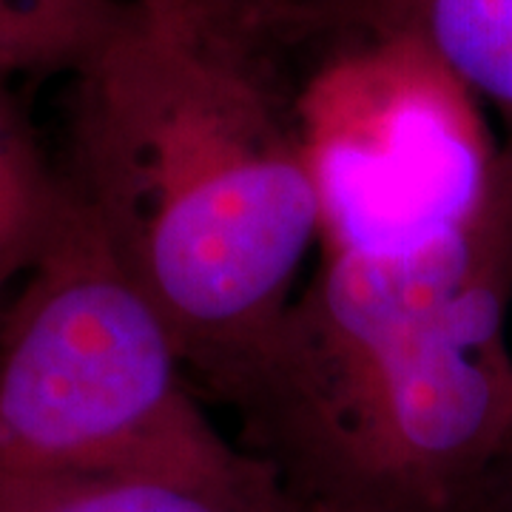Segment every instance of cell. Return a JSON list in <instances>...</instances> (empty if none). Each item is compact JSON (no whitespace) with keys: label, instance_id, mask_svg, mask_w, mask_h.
I'll return each mask as SVG.
<instances>
[{"label":"cell","instance_id":"obj_1","mask_svg":"<svg viewBox=\"0 0 512 512\" xmlns=\"http://www.w3.org/2000/svg\"><path fill=\"white\" fill-rule=\"evenodd\" d=\"M268 52L128 6L72 72L63 180L163 319L188 379L225 404L319 242Z\"/></svg>","mask_w":512,"mask_h":512},{"label":"cell","instance_id":"obj_2","mask_svg":"<svg viewBox=\"0 0 512 512\" xmlns=\"http://www.w3.org/2000/svg\"><path fill=\"white\" fill-rule=\"evenodd\" d=\"M512 134L467 228L322 254L231 396L282 490L456 512L512 441Z\"/></svg>","mask_w":512,"mask_h":512},{"label":"cell","instance_id":"obj_3","mask_svg":"<svg viewBox=\"0 0 512 512\" xmlns=\"http://www.w3.org/2000/svg\"><path fill=\"white\" fill-rule=\"evenodd\" d=\"M46 473H271L208 419L163 319L72 188L0 319V476Z\"/></svg>","mask_w":512,"mask_h":512},{"label":"cell","instance_id":"obj_4","mask_svg":"<svg viewBox=\"0 0 512 512\" xmlns=\"http://www.w3.org/2000/svg\"><path fill=\"white\" fill-rule=\"evenodd\" d=\"M478 100L416 37H333L291 94L322 254H410L476 220L501 163Z\"/></svg>","mask_w":512,"mask_h":512},{"label":"cell","instance_id":"obj_5","mask_svg":"<svg viewBox=\"0 0 512 512\" xmlns=\"http://www.w3.org/2000/svg\"><path fill=\"white\" fill-rule=\"evenodd\" d=\"M311 35H407L493 103L512 134V0H328Z\"/></svg>","mask_w":512,"mask_h":512},{"label":"cell","instance_id":"obj_6","mask_svg":"<svg viewBox=\"0 0 512 512\" xmlns=\"http://www.w3.org/2000/svg\"><path fill=\"white\" fill-rule=\"evenodd\" d=\"M0 512H285L276 473L188 481L140 473L0 476Z\"/></svg>","mask_w":512,"mask_h":512},{"label":"cell","instance_id":"obj_7","mask_svg":"<svg viewBox=\"0 0 512 512\" xmlns=\"http://www.w3.org/2000/svg\"><path fill=\"white\" fill-rule=\"evenodd\" d=\"M69 188L43 160L35 134L0 80V282L26 276L55 234Z\"/></svg>","mask_w":512,"mask_h":512},{"label":"cell","instance_id":"obj_8","mask_svg":"<svg viewBox=\"0 0 512 512\" xmlns=\"http://www.w3.org/2000/svg\"><path fill=\"white\" fill-rule=\"evenodd\" d=\"M126 9L120 0H0V80L74 72Z\"/></svg>","mask_w":512,"mask_h":512},{"label":"cell","instance_id":"obj_9","mask_svg":"<svg viewBox=\"0 0 512 512\" xmlns=\"http://www.w3.org/2000/svg\"><path fill=\"white\" fill-rule=\"evenodd\" d=\"M146 18L271 49L291 35L274 0H120Z\"/></svg>","mask_w":512,"mask_h":512},{"label":"cell","instance_id":"obj_10","mask_svg":"<svg viewBox=\"0 0 512 512\" xmlns=\"http://www.w3.org/2000/svg\"><path fill=\"white\" fill-rule=\"evenodd\" d=\"M467 512H512V441L467 504Z\"/></svg>","mask_w":512,"mask_h":512},{"label":"cell","instance_id":"obj_11","mask_svg":"<svg viewBox=\"0 0 512 512\" xmlns=\"http://www.w3.org/2000/svg\"><path fill=\"white\" fill-rule=\"evenodd\" d=\"M285 512H427L384 501L365 498H319V495H293L285 490Z\"/></svg>","mask_w":512,"mask_h":512},{"label":"cell","instance_id":"obj_12","mask_svg":"<svg viewBox=\"0 0 512 512\" xmlns=\"http://www.w3.org/2000/svg\"><path fill=\"white\" fill-rule=\"evenodd\" d=\"M282 18L288 20L293 37H311L313 20L328 0H274Z\"/></svg>","mask_w":512,"mask_h":512},{"label":"cell","instance_id":"obj_13","mask_svg":"<svg viewBox=\"0 0 512 512\" xmlns=\"http://www.w3.org/2000/svg\"><path fill=\"white\" fill-rule=\"evenodd\" d=\"M3 291H6V285H3V282H0V293H3Z\"/></svg>","mask_w":512,"mask_h":512}]
</instances>
